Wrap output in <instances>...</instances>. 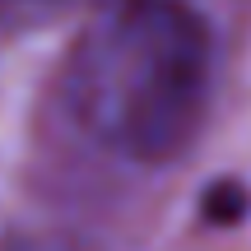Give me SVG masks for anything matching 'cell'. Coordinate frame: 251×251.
<instances>
[{
  "instance_id": "6da1fadb",
  "label": "cell",
  "mask_w": 251,
  "mask_h": 251,
  "mask_svg": "<svg viewBox=\"0 0 251 251\" xmlns=\"http://www.w3.org/2000/svg\"><path fill=\"white\" fill-rule=\"evenodd\" d=\"M214 102V33L191 0H89L61 65V107L107 158L158 168Z\"/></svg>"
}]
</instances>
